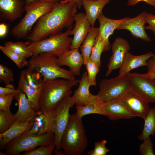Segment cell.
<instances>
[{
  "label": "cell",
  "mask_w": 155,
  "mask_h": 155,
  "mask_svg": "<svg viewBox=\"0 0 155 155\" xmlns=\"http://www.w3.org/2000/svg\"><path fill=\"white\" fill-rule=\"evenodd\" d=\"M77 8L74 0H64L55 3L52 10L37 21L27 37L28 42L41 40L61 32L65 28L68 29L72 26Z\"/></svg>",
  "instance_id": "cell-1"
},
{
  "label": "cell",
  "mask_w": 155,
  "mask_h": 155,
  "mask_svg": "<svg viewBox=\"0 0 155 155\" xmlns=\"http://www.w3.org/2000/svg\"><path fill=\"white\" fill-rule=\"evenodd\" d=\"M79 81L43 78L39 100L40 110L45 112L54 109L64 98L71 95L72 88L77 85Z\"/></svg>",
  "instance_id": "cell-2"
},
{
  "label": "cell",
  "mask_w": 155,
  "mask_h": 155,
  "mask_svg": "<svg viewBox=\"0 0 155 155\" xmlns=\"http://www.w3.org/2000/svg\"><path fill=\"white\" fill-rule=\"evenodd\" d=\"M88 140L82 119L70 115L62 134L61 147L65 155H81L87 147Z\"/></svg>",
  "instance_id": "cell-3"
},
{
  "label": "cell",
  "mask_w": 155,
  "mask_h": 155,
  "mask_svg": "<svg viewBox=\"0 0 155 155\" xmlns=\"http://www.w3.org/2000/svg\"><path fill=\"white\" fill-rule=\"evenodd\" d=\"M57 57L47 53H42L31 57L28 67L40 74L44 79L59 78L75 81V75L70 71L61 68L56 63Z\"/></svg>",
  "instance_id": "cell-4"
},
{
  "label": "cell",
  "mask_w": 155,
  "mask_h": 155,
  "mask_svg": "<svg viewBox=\"0 0 155 155\" xmlns=\"http://www.w3.org/2000/svg\"><path fill=\"white\" fill-rule=\"evenodd\" d=\"M54 3L45 1H34L25 4V14L12 29V35L18 38L27 37L33 25L42 16L52 10Z\"/></svg>",
  "instance_id": "cell-5"
},
{
  "label": "cell",
  "mask_w": 155,
  "mask_h": 155,
  "mask_svg": "<svg viewBox=\"0 0 155 155\" xmlns=\"http://www.w3.org/2000/svg\"><path fill=\"white\" fill-rule=\"evenodd\" d=\"M55 134L52 132L38 135L29 130L9 142L5 147L7 155H17L23 152L32 150L38 146L50 144L54 141Z\"/></svg>",
  "instance_id": "cell-6"
},
{
  "label": "cell",
  "mask_w": 155,
  "mask_h": 155,
  "mask_svg": "<svg viewBox=\"0 0 155 155\" xmlns=\"http://www.w3.org/2000/svg\"><path fill=\"white\" fill-rule=\"evenodd\" d=\"M71 26L64 32H60L51 35L41 40L28 42V48L33 55L47 53L58 57L70 49L72 38L69 36Z\"/></svg>",
  "instance_id": "cell-7"
},
{
  "label": "cell",
  "mask_w": 155,
  "mask_h": 155,
  "mask_svg": "<svg viewBox=\"0 0 155 155\" xmlns=\"http://www.w3.org/2000/svg\"><path fill=\"white\" fill-rule=\"evenodd\" d=\"M43 79L40 73L28 67L21 71L17 88L25 94L36 112L40 110L39 100Z\"/></svg>",
  "instance_id": "cell-8"
},
{
  "label": "cell",
  "mask_w": 155,
  "mask_h": 155,
  "mask_svg": "<svg viewBox=\"0 0 155 155\" xmlns=\"http://www.w3.org/2000/svg\"><path fill=\"white\" fill-rule=\"evenodd\" d=\"M75 104L73 96L70 95L62 100L54 109L51 131L55 134L54 142L57 150L59 151L61 148V138L69 120V110Z\"/></svg>",
  "instance_id": "cell-9"
},
{
  "label": "cell",
  "mask_w": 155,
  "mask_h": 155,
  "mask_svg": "<svg viewBox=\"0 0 155 155\" xmlns=\"http://www.w3.org/2000/svg\"><path fill=\"white\" fill-rule=\"evenodd\" d=\"M131 89L130 80L127 75L109 79H104L100 82L97 94L102 102L119 98Z\"/></svg>",
  "instance_id": "cell-10"
},
{
  "label": "cell",
  "mask_w": 155,
  "mask_h": 155,
  "mask_svg": "<svg viewBox=\"0 0 155 155\" xmlns=\"http://www.w3.org/2000/svg\"><path fill=\"white\" fill-rule=\"evenodd\" d=\"M131 90L149 103H155V79L146 73H128Z\"/></svg>",
  "instance_id": "cell-11"
},
{
  "label": "cell",
  "mask_w": 155,
  "mask_h": 155,
  "mask_svg": "<svg viewBox=\"0 0 155 155\" xmlns=\"http://www.w3.org/2000/svg\"><path fill=\"white\" fill-rule=\"evenodd\" d=\"M119 99L129 112L144 119L151 108L149 103L131 89Z\"/></svg>",
  "instance_id": "cell-12"
},
{
  "label": "cell",
  "mask_w": 155,
  "mask_h": 155,
  "mask_svg": "<svg viewBox=\"0 0 155 155\" xmlns=\"http://www.w3.org/2000/svg\"><path fill=\"white\" fill-rule=\"evenodd\" d=\"M74 20L75 25L70 30L69 34V35H73L70 49H79L80 47L92 26L84 13H77L74 17Z\"/></svg>",
  "instance_id": "cell-13"
},
{
  "label": "cell",
  "mask_w": 155,
  "mask_h": 155,
  "mask_svg": "<svg viewBox=\"0 0 155 155\" xmlns=\"http://www.w3.org/2000/svg\"><path fill=\"white\" fill-rule=\"evenodd\" d=\"M130 48V44L127 40L121 37L115 38L112 45V54L107 65L106 76H108L113 70L119 68L125 54Z\"/></svg>",
  "instance_id": "cell-14"
},
{
  "label": "cell",
  "mask_w": 155,
  "mask_h": 155,
  "mask_svg": "<svg viewBox=\"0 0 155 155\" xmlns=\"http://www.w3.org/2000/svg\"><path fill=\"white\" fill-rule=\"evenodd\" d=\"M146 11H144L134 18L129 17L117 30H127L135 37L140 38L146 42H150L151 39L146 33L145 30V24L146 23Z\"/></svg>",
  "instance_id": "cell-15"
},
{
  "label": "cell",
  "mask_w": 155,
  "mask_h": 155,
  "mask_svg": "<svg viewBox=\"0 0 155 155\" xmlns=\"http://www.w3.org/2000/svg\"><path fill=\"white\" fill-rule=\"evenodd\" d=\"M126 17L120 19H112L105 16L101 13L97 19L99 23L98 36L103 41L104 47V52L109 50L111 46L108 38L112 34L115 29H117L120 25L127 19Z\"/></svg>",
  "instance_id": "cell-16"
},
{
  "label": "cell",
  "mask_w": 155,
  "mask_h": 155,
  "mask_svg": "<svg viewBox=\"0 0 155 155\" xmlns=\"http://www.w3.org/2000/svg\"><path fill=\"white\" fill-rule=\"evenodd\" d=\"M102 107L104 115L112 121L136 117L127 109L119 98L103 102Z\"/></svg>",
  "instance_id": "cell-17"
},
{
  "label": "cell",
  "mask_w": 155,
  "mask_h": 155,
  "mask_svg": "<svg viewBox=\"0 0 155 155\" xmlns=\"http://www.w3.org/2000/svg\"><path fill=\"white\" fill-rule=\"evenodd\" d=\"M24 0H0V16L11 22L25 12Z\"/></svg>",
  "instance_id": "cell-18"
},
{
  "label": "cell",
  "mask_w": 155,
  "mask_h": 155,
  "mask_svg": "<svg viewBox=\"0 0 155 155\" xmlns=\"http://www.w3.org/2000/svg\"><path fill=\"white\" fill-rule=\"evenodd\" d=\"M56 63L60 67L67 66L75 75H79L84 59L79 49H76L67 51L58 57Z\"/></svg>",
  "instance_id": "cell-19"
},
{
  "label": "cell",
  "mask_w": 155,
  "mask_h": 155,
  "mask_svg": "<svg viewBox=\"0 0 155 155\" xmlns=\"http://www.w3.org/2000/svg\"><path fill=\"white\" fill-rule=\"evenodd\" d=\"M155 56V54L152 52L140 55H134L127 52L125 54L122 64L119 68L118 75H126L133 69L140 67L146 66L148 59Z\"/></svg>",
  "instance_id": "cell-20"
},
{
  "label": "cell",
  "mask_w": 155,
  "mask_h": 155,
  "mask_svg": "<svg viewBox=\"0 0 155 155\" xmlns=\"http://www.w3.org/2000/svg\"><path fill=\"white\" fill-rule=\"evenodd\" d=\"M13 98L18 106V110L14 114L16 122L23 123L33 119L36 112L31 106L25 94L20 91L15 94Z\"/></svg>",
  "instance_id": "cell-21"
},
{
  "label": "cell",
  "mask_w": 155,
  "mask_h": 155,
  "mask_svg": "<svg viewBox=\"0 0 155 155\" xmlns=\"http://www.w3.org/2000/svg\"><path fill=\"white\" fill-rule=\"evenodd\" d=\"M54 109L46 112L40 110L36 112V115L33 119V123L29 132L40 135L51 131Z\"/></svg>",
  "instance_id": "cell-22"
},
{
  "label": "cell",
  "mask_w": 155,
  "mask_h": 155,
  "mask_svg": "<svg viewBox=\"0 0 155 155\" xmlns=\"http://www.w3.org/2000/svg\"><path fill=\"white\" fill-rule=\"evenodd\" d=\"M33 123V120L23 123L15 122L6 131L0 133V148H5L9 142L19 137L25 131L29 130Z\"/></svg>",
  "instance_id": "cell-23"
},
{
  "label": "cell",
  "mask_w": 155,
  "mask_h": 155,
  "mask_svg": "<svg viewBox=\"0 0 155 155\" xmlns=\"http://www.w3.org/2000/svg\"><path fill=\"white\" fill-rule=\"evenodd\" d=\"M78 88L74 92L73 96L76 106L85 105L93 97L94 95L89 91V84L87 72H84L79 82Z\"/></svg>",
  "instance_id": "cell-24"
},
{
  "label": "cell",
  "mask_w": 155,
  "mask_h": 155,
  "mask_svg": "<svg viewBox=\"0 0 155 155\" xmlns=\"http://www.w3.org/2000/svg\"><path fill=\"white\" fill-rule=\"evenodd\" d=\"M110 2V0H82V5L86 12V17L94 26L95 22L102 13L104 7Z\"/></svg>",
  "instance_id": "cell-25"
},
{
  "label": "cell",
  "mask_w": 155,
  "mask_h": 155,
  "mask_svg": "<svg viewBox=\"0 0 155 155\" xmlns=\"http://www.w3.org/2000/svg\"><path fill=\"white\" fill-rule=\"evenodd\" d=\"M103 102L97 95H94L93 97L85 105L76 106L77 116L82 119L85 115L91 114H96L104 115L102 109Z\"/></svg>",
  "instance_id": "cell-26"
},
{
  "label": "cell",
  "mask_w": 155,
  "mask_h": 155,
  "mask_svg": "<svg viewBox=\"0 0 155 155\" xmlns=\"http://www.w3.org/2000/svg\"><path fill=\"white\" fill-rule=\"evenodd\" d=\"M99 32V28L91 26L86 37L80 46L84 59V64L90 58L96 39Z\"/></svg>",
  "instance_id": "cell-27"
},
{
  "label": "cell",
  "mask_w": 155,
  "mask_h": 155,
  "mask_svg": "<svg viewBox=\"0 0 155 155\" xmlns=\"http://www.w3.org/2000/svg\"><path fill=\"white\" fill-rule=\"evenodd\" d=\"M144 123L141 133L138 138L140 141L155 134V107L151 108L150 110L144 119Z\"/></svg>",
  "instance_id": "cell-28"
},
{
  "label": "cell",
  "mask_w": 155,
  "mask_h": 155,
  "mask_svg": "<svg viewBox=\"0 0 155 155\" xmlns=\"http://www.w3.org/2000/svg\"><path fill=\"white\" fill-rule=\"evenodd\" d=\"M5 47L25 58L32 57V52L28 48V42H7L3 44Z\"/></svg>",
  "instance_id": "cell-29"
},
{
  "label": "cell",
  "mask_w": 155,
  "mask_h": 155,
  "mask_svg": "<svg viewBox=\"0 0 155 155\" xmlns=\"http://www.w3.org/2000/svg\"><path fill=\"white\" fill-rule=\"evenodd\" d=\"M16 122L15 114L10 110H0V133L5 132Z\"/></svg>",
  "instance_id": "cell-30"
},
{
  "label": "cell",
  "mask_w": 155,
  "mask_h": 155,
  "mask_svg": "<svg viewBox=\"0 0 155 155\" xmlns=\"http://www.w3.org/2000/svg\"><path fill=\"white\" fill-rule=\"evenodd\" d=\"M103 42L99 36L96 38L95 42L93 48L90 59L92 61L99 67L101 66V56L102 53L104 52Z\"/></svg>",
  "instance_id": "cell-31"
},
{
  "label": "cell",
  "mask_w": 155,
  "mask_h": 155,
  "mask_svg": "<svg viewBox=\"0 0 155 155\" xmlns=\"http://www.w3.org/2000/svg\"><path fill=\"white\" fill-rule=\"evenodd\" d=\"M0 49L7 57L11 60L20 69H22L28 64L26 58L16 54L4 46L0 45Z\"/></svg>",
  "instance_id": "cell-32"
},
{
  "label": "cell",
  "mask_w": 155,
  "mask_h": 155,
  "mask_svg": "<svg viewBox=\"0 0 155 155\" xmlns=\"http://www.w3.org/2000/svg\"><path fill=\"white\" fill-rule=\"evenodd\" d=\"M87 71L89 84L90 86H96V78L100 71L99 67L90 59L84 64Z\"/></svg>",
  "instance_id": "cell-33"
},
{
  "label": "cell",
  "mask_w": 155,
  "mask_h": 155,
  "mask_svg": "<svg viewBox=\"0 0 155 155\" xmlns=\"http://www.w3.org/2000/svg\"><path fill=\"white\" fill-rule=\"evenodd\" d=\"M56 148L54 141L50 144L41 146L29 151L25 152L22 155H51Z\"/></svg>",
  "instance_id": "cell-34"
},
{
  "label": "cell",
  "mask_w": 155,
  "mask_h": 155,
  "mask_svg": "<svg viewBox=\"0 0 155 155\" xmlns=\"http://www.w3.org/2000/svg\"><path fill=\"white\" fill-rule=\"evenodd\" d=\"M0 79L6 85L14 82V75L12 70L2 64H0Z\"/></svg>",
  "instance_id": "cell-35"
},
{
  "label": "cell",
  "mask_w": 155,
  "mask_h": 155,
  "mask_svg": "<svg viewBox=\"0 0 155 155\" xmlns=\"http://www.w3.org/2000/svg\"><path fill=\"white\" fill-rule=\"evenodd\" d=\"M107 141L106 140L95 143L93 150H90L87 154L88 155H106L110 151L107 149L106 144Z\"/></svg>",
  "instance_id": "cell-36"
},
{
  "label": "cell",
  "mask_w": 155,
  "mask_h": 155,
  "mask_svg": "<svg viewBox=\"0 0 155 155\" xmlns=\"http://www.w3.org/2000/svg\"><path fill=\"white\" fill-rule=\"evenodd\" d=\"M140 146L139 152L141 155H154L153 144L151 137L149 136L143 140Z\"/></svg>",
  "instance_id": "cell-37"
},
{
  "label": "cell",
  "mask_w": 155,
  "mask_h": 155,
  "mask_svg": "<svg viewBox=\"0 0 155 155\" xmlns=\"http://www.w3.org/2000/svg\"><path fill=\"white\" fill-rule=\"evenodd\" d=\"M15 94L0 96V110H10L11 106Z\"/></svg>",
  "instance_id": "cell-38"
},
{
  "label": "cell",
  "mask_w": 155,
  "mask_h": 155,
  "mask_svg": "<svg viewBox=\"0 0 155 155\" xmlns=\"http://www.w3.org/2000/svg\"><path fill=\"white\" fill-rule=\"evenodd\" d=\"M146 23L148 24L145 26V29L152 31L155 34V15L146 12Z\"/></svg>",
  "instance_id": "cell-39"
},
{
  "label": "cell",
  "mask_w": 155,
  "mask_h": 155,
  "mask_svg": "<svg viewBox=\"0 0 155 155\" xmlns=\"http://www.w3.org/2000/svg\"><path fill=\"white\" fill-rule=\"evenodd\" d=\"M20 91L17 89H15L12 84H10L6 85L5 87H0V96L15 94Z\"/></svg>",
  "instance_id": "cell-40"
},
{
  "label": "cell",
  "mask_w": 155,
  "mask_h": 155,
  "mask_svg": "<svg viewBox=\"0 0 155 155\" xmlns=\"http://www.w3.org/2000/svg\"><path fill=\"white\" fill-rule=\"evenodd\" d=\"M147 73L151 77L155 79V56L150 58L148 61Z\"/></svg>",
  "instance_id": "cell-41"
},
{
  "label": "cell",
  "mask_w": 155,
  "mask_h": 155,
  "mask_svg": "<svg viewBox=\"0 0 155 155\" xmlns=\"http://www.w3.org/2000/svg\"><path fill=\"white\" fill-rule=\"evenodd\" d=\"M141 1L145 2L148 4L155 7V2L154 0H128L127 4L129 6H133Z\"/></svg>",
  "instance_id": "cell-42"
},
{
  "label": "cell",
  "mask_w": 155,
  "mask_h": 155,
  "mask_svg": "<svg viewBox=\"0 0 155 155\" xmlns=\"http://www.w3.org/2000/svg\"><path fill=\"white\" fill-rule=\"evenodd\" d=\"M8 26L4 23L0 24V37L2 38L4 37L6 35Z\"/></svg>",
  "instance_id": "cell-43"
},
{
  "label": "cell",
  "mask_w": 155,
  "mask_h": 155,
  "mask_svg": "<svg viewBox=\"0 0 155 155\" xmlns=\"http://www.w3.org/2000/svg\"><path fill=\"white\" fill-rule=\"evenodd\" d=\"M25 4L29 3L32 1H45L54 3H56L60 2L61 0H25Z\"/></svg>",
  "instance_id": "cell-44"
},
{
  "label": "cell",
  "mask_w": 155,
  "mask_h": 155,
  "mask_svg": "<svg viewBox=\"0 0 155 155\" xmlns=\"http://www.w3.org/2000/svg\"><path fill=\"white\" fill-rule=\"evenodd\" d=\"M75 3H76L78 8V9H80L82 6V0H74Z\"/></svg>",
  "instance_id": "cell-45"
},
{
  "label": "cell",
  "mask_w": 155,
  "mask_h": 155,
  "mask_svg": "<svg viewBox=\"0 0 155 155\" xmlns=\"http://www.w3.org/2000/svg\"><path fill=\"white\" fill-rule=\"evenodd\" d=\"M55 155H65L63 151H61L60 150L59 151H57L55 150Z\"/></svg>",
  "instance_id": "cell-46"
},
{
  "label": "cell",
  "mask_w": 155,
  "mask_h": 155,
  "mask_svg": "<svg viewBox=\"0 0 155 155\" xmlns=\"http://www.w3.org/2000/svg\"><path fill=\"white\" fill-rule=\"evenodd\" d=\"M0 154L1 155H6V154L5 153H3L2 152H0Z\"/></svg>",
  "instance_id": "cell-47"
},
{
  "label": "cell",
  "mask_w": 155,
  "mask_h": 155,
  "mask_svg": "<svg viewBox=\"0 0 155 155\" xmlns=\"http://www.w3.org/2000/svg\"><path fill=\"white\" fill-rule=\"evenodd\" d=\"M90 0L93 1H95L97 0Z\"/></svg>",
  "instance_id": "cell-48"
},
{
  "label": "cell",
  "mask_w": 155,
  "mask_h": 155,
  "mask_svg": "<svg viewBox=\"0 0 155 155\" xmlns=\"http://www.w3.org/2000/svg\"><path fill=\"white\" fill-rule=\"evenodd\" d=\"M154 2H155V0H154Z\"/></svg>",
  "instance_id": "cell-49"
}]
</instances>
